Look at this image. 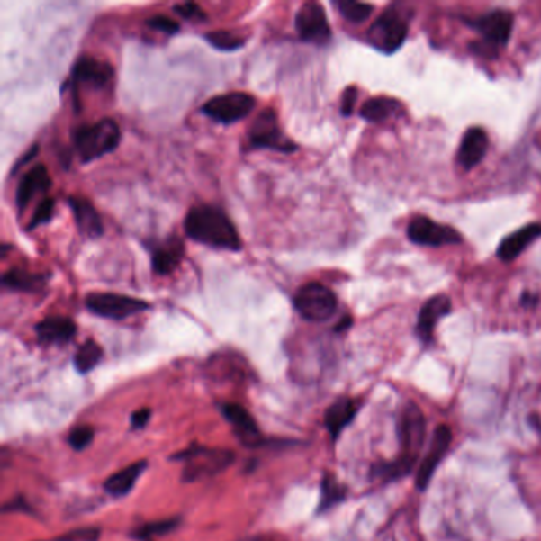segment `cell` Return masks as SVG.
<instances>
[{"label": "cell", "mask_w": 541, "mask_h": 541, "mask_svg": "<svg viewBox=\"0 0 541 541\" xmlns=\"http://www.w3.org/2000/svg\"><path fill=\"white\" fill-rule=\"evenodd\" d=\"M424 437H426V421H424L421 410L410 403L401 411V424H399L401 455L394 462L381 465L376 470V474L386 480H394V478H401V476L410 473L418 461V455L424 445Z\"/></svg>", "instance_id": "2"}, {"label": "cell", "mask_w": 541, "mask_h": 541, "mask_svg": "<svg viewBox=\"0 0 541 541\" xmlns=\"http://www.w3.org/2000/svg\"><path fill=\"white\" fill-rule=\"evenodd\" d=\"M347 326H351V320H349V318H347L345 321H341L340 326L337 328V330H341V329L347 328Z\"/></svg>", "instance_id": "41"}, {"label": "cell", "mask_w": 541, "mask_h": 541, "mask_svg": "<svg viewBox=\"0 0 541 541\" xmlns=\"http://www.w3.org/2000/svg\"><path fill=\"white\" fill-rule=\"evenodd\" d=\"M48 275L32 274L24 268H12L2 276V284L12 291L39 293L47 284Z\"/></svg>", "instance_id": "26"}, {"label": "cell", "mask_w": 541, "mask_h": 541, "mask_svg": "<svg viewBox=\"0 0 541 541\" xmlns=\"http://www.w3.org/2000/svg\"><path fill=\"white\" fill-rule=\"evenodd\" d=\"M407 37V20L394 7L386 8L367 32L368 43L384 54H392L401 50Z\"/></svg>", "instance_id": "7"}, {"label": "cell", "mask_w": 541, "mask_h": 541, "mask_svg": "<svg viewBox=\"0 0 541 541\" xmlns=\"http://www.w3.org/2000/svg\"><path fill=\"white\" fill-rule=\"evenodd\" d=\"M94 438V428L89 426H78L70 430L68 434V445L75 449V451H83L91 445V441Z\"/></svg>", "instance_id": "31"}, {"label": "cell", "mask_w": 541, "mask_h": 541, "mask_svg": "<svg viewBox=\"0 0 541 541\" xmlns=\"http://www.w3.org/2000/svg\"><path fill=\"white\" fill-rule=\"evenodd\" d=\"M467 23L482 35V41L472 43L470 50L482 58L494 59L499 50L505 47L511 39L515 16L508 10H492L474 20H467Z\"/></svg>", "instance_id": "3"}, {"label": "cell", "mask_w": 541, "mask_h": 541, "mask_svg": "<svg viewBox=\"0 0 541 541\" xmlns=\"http://www.w3.org/2000/svg\"><path fill=\"white\" fill-rule=\"evenodd\" d=\"M113 74V68L107 62L94 59L91 56H83L75 62L70 80H72L75 89L81 85L94 87V89H102L112 81Z\"/></svg>", "instance_id": "14"}, {"label": "cell", "mask_w": 541, "mask_h": 541, "mask_svg": "<svg viewBox=\"0 0 541 541\" xmlns=\"http://www.w3.org/2000/svg\"><path fill=\"white\" fill-rule=\"evenodd\" d=\"M68 207L74 213L77 228L81 234L86 235L89 239H99L104 234L101 216L91 202L78 195H72L68 197Z\"/></svg>", "instance_id": "20"}, {"label": "cell", "mask_w": 541, "mask_h": 541, "mask_svg": "<svg viewBox=\"0 0 541 541\" xmlns=\"http://www.w3.org/2000/svg\"><path fill=\"white\" fill-rule=\"evenodd\" d=\"M294 307L305 321L324 322L334 316L338 301L328 286L311 281L295 293Z\"/></svg>", "instance_id": "6"}, {"label": "cell", "mask_w": 541, "mask_h": 541, "mask_svg": "<svg viewBox=\"0 0 541 541\" xmlns=\"http://www.w3.org/2000/svg\"><path fill=\"white\" fill-rule=\"evenodd\" d=\"M174 12L180 14L181 18L187 21H203L207 20V14L203 12V8L199 4L194 2H186V4H178L175 5Z\"/></svg>", "instance_id": "36"}, {"label": "cell", "mask_w": 541, "mask_h": 541, "mask_svg": "<svg viewBox=\"0 0 541 541\" xmlns=\"http://www.w3.org/2000/svg\"><path fill=\"white\" fill-rule=\"evenodd\" d=\"M453 305L449 301L448 295L438 294L430 297L424 305H422L419 316H418V324H416V335L419 337L422 343H430L434 340V332L437 324L441 318L451 313Z\"/></svg>", "instance_id": "17"}, {"label": "cell", "mask_w": 541, "mask_h": 541, "mask_svg": "<svg viewBox=\"0 0 541 541\" xmlns=\"http://www.w3.org/2000/svg\"><path fill=\"white\" fill-rule=\"evenodd\" d=\"M185 257V243L180 237L170 235L168 239L161 241L158 247H154L151 254V266L154 274L170 275L180 267L181 261Z\"/></svg>", "instance_id": "18"}, {"label": "cell", "mask_w": 541, "mask_h": 541, "mask_svg": "<svg viewBox=\"0 0 541 541\" xmlns=\"http://www.w3.org/2000/svg\"><path fill=\"white\" fill-rule=\"evenodd\" d=\"M224 418L230 422V426L234 428L235 435L239 437V440L248 446V448H256L262 445L261 430L257 428V424L253 419V416L248 413V410L237 403H226L221 408Z\"/></svg>", "instance_id": "16"}, {"label": "cell", "mask_w": 541, "mask_h": 541, "mask_svg": "<svg viewBox=\"0 0 541 541\" xmlns=\"http://www.w3.org/2000/svg\"><path fill=\"white\" fill-rule=\"evenodd\" d=\"M488 148L489 137L486 131L482 127H470L462 137L461 147L457 149V166L465 172L473 170L486 158Z\"/></svg>", "instance_id": "15"}, {"label": "cell", "mask_w": 541, "mask_h": 541, "mask_svg": "<svg viewBox=\"0 0 541 541\" xmlns=\"http://www.w3.org/2000/svg\"><path fill=\"white\" fill-rule=\"evenodd\" d=\"M54 207H56L54 199H43V201L39 203L37 210H35L32 220L27 224V230H32V229L39 228L41 224L50 222L51 218H53Z\"/></svg>", "instance_id": "32"}, {"label": "cell", "mask_w": 541, "mask_h": 541, "mask_svg": "<svg viewBox=\"0 0 541 541\" xmlns=\"http://www.w3.org/2000/svg\"><path fill=\"white\" fill-rule=\"evenodd\" d=\"M176 459L183 461V480L195 482L224 472L234 462L235 455L229 449L191 446L176 455Z\"/></svg>", "instance_id": "5"}, {"label": "cell", "mask_w": 541, "mask_h": 541, "mask_svg": "<svg viewBox=\"0 0 541 541\" xmlns=\"http://www.w3.org/2000/svg\"><path fill=\"white\" fill-rule=\"evenodd\" d=\"M149 418H151V410L149 408H141V410H137L134 415H132V428H143L147 426V422L149 421Z\"/></svg>", "instance_id": "38"}, {"label": "cell", "mask_w": 541, "mask_h": 541, "mask_svg": "<svg viewBox=\"0 0 541 541\" xmlns=\"http://www.w3.org/2000/svg\"><path fill=\"white\" fill-rule=\"evenodd\" d=\"M335 7L338 8L341 16L345 20L353 23V24H362L374 14V5L372 4H364V2H355V0H337L334 2Z\"/></svg>", "instance_id": "28"}, {"label": "cell", "mask_w": 541, "mask_h": 541, "mask_svg": "<svg viewBox=\"0 0 541 541\" xmlns=\"http://www.w3.org/2000/svg\"><path fill=\"white\" fill-rule=\"evenodd\" d=\"M357 87L347 86L341 97L340 112L343 116H351L355 112L356 101H357Z\"/></svg>", "instance_id": "37"}, {"label": "cell", "mask_w": 541, "mask_h": 541, "mask_svg": "<svg viewBox=\"0 0 541 541\" xmlns=\"http://www.w3.org/2000/svg\"><path fill=\"white\" fill-rule=\"evenodd\" d=\"M407 237L411 243L421 247L441 248L448 245H461L462 235L451 226L435 222L428 216H416L410 221Z\"/></svg>", "instance_id": "11"}, {"label": "cell", "mask_w": 541, "mask_h": 541, "mask_svg": "<svg viewBox=\"0 0 541 541\" xmlns=\"http://www.w3.org/2000/svg\"><path fill=\"white\" fill-rule=\"evenodd\" d=\"M176 524H178L176 519L151 522V524H148V526H145V527H141V530H139L137 538L141 541H149L151 538H153L154 535H164L168 534V532H172V530L176 527Z\"/></svg>", "instance_id": "33"}, {"label": "cell", "mask_w": 541, "mask_h": 541, "mask_svg": "<svg viewBox=\"0 0 541 541\" xmlns=\"http://www.w3.org/2000/svg\"><path fill=\"white\" fill-rule=\"evenodd\" d=\"M538 237H541L540 222L527 224L500 241V245L497 248V257L503 262L515 261L521 256L522 251Z\"/></svg>", "instance_id": "21"}, {"label": "cell", "mask_w": 541, "mask_h": 541, "mask_svg": "<svg viewBox=\"0 0 541 541\" xmlns=\"http://www.w3.org/2000/svg\"><path fill=\"white\" fill-rule=\"evenodd\" d=\"M451 441H453V434H451L449 428L440 426V428H435L428 455L424 457L421 467H419V472H418V478H416V486H418L419 491H424V489L428 488V482H430L432 476H434L435 470L440 465L443 457L448 453Z\"/></svg>", "instance_id": "13"}, {"label": "cell", "mask_w": 541, "mask_h": 541, "mask_svg": "<svg viewBox=\"0 0 541 541\" xmlns=\"http://www.w3.org/2000/svg\"><path fill=\"white\" fill-rule=\"evenodd\" d=\"M102 359V347L94 340H86L77 351L74 357L75 368L80 374H89L97 367Z\"/></svg>", "instance_id": "27"}, {"label": "cell", "mask_w": 541, "mask_h": 541, "mask_svg": "<svg viewBox=\"0 0 541 541\" xmlns=\"http://www.w3.org/2000/svg\"><path fill=\"white\" fill-rule=\"evenodd\" d=\"M185 232L189 239L216 249L240 251V235L232 221L221 208L197 205L191 208L185 220Z\"/></svg>", "instance_id": "1"}, {"label": "cell", "mask_w": 541, "mask_h": 541, "mask_svg": "<svg viewBox=\"0 0 541 541\" xmlns=\"http://www.w3.org/2000/svg\"><path fill=\"white\" fill-rule=\"evenodd\" d=\"M356 413H357V403L351 399H340V401H335L332 407L328 408L326 428L334 440H337L343 432V428L355 419Z\"/></svg>", "instance_id": "25"}, {"label": "cell", "mask_w": 541, "mask_h": 541, "mask_svg": "<svg viewBox=\"0 0 541 541\" xmlns=\"http://www.w3.org/2000/svg\"><path fill=\"white\" fill-rule=\"evenodd\" d=\"M403 110L401 101L386 97V95H378L368 99L361 107L362 120L368 122H384V121L397 118Z\"/></svg>", "instance_id": "23"}, {"label": "cell", "mask_w": 541, "mask_h": 541, "mask_svg": "<svg viewBox=\"0 0 541 541\" xmlns=\"http://www.w3.org/2000/svg\"><path fill=\"white\" fill-rule=\"evenodd\" d=\"M147 24L149 29L162 34L174 35L180 32V24L166 14H156L153 18H148Z\"/></svg>", "instance_id": "34"}, {"label": "cell", "mask_w": 541, "mask_h": 541, "mask_svg": "<svg viewBox=\"0 0 541 541\" xmlns=\"http://www.w3.org/2000/svg\"><path fill=\"white\" fill-rule=\"evenodd\" d=\"M343 499H345V489H343V486L335 482V478H332V476H326L324 482H322L321 507H320V509L321 511L329 509V508L334 507L335 503H338Z\"/></svg>", "instance_id": "30"}, {"label": "cell", "mask_w": 541, "mask_h": 541, "mask_svg": "<svg viewBox=\"0 0 541 541\" xmlns=\"http://www.w3.org/2000/svg\"><path fill=\"white\" fill-rule=\"evenodd\" d=\"M86 308L91 313L105 320L121 321L129 316L147 311L148 302L129 297V295L112 294V293H93L86 297Z\"/></svg>", "instance_id": "10"}, {"label": "cell", "mask_w": 541, "mask_h": 541, "mask_svg": "<svg viewBox=\"0 0 541 541\" xmlns=\"http://www.w3.org/2000/svg\"><path fill=\"white\" fill-rule=\"evenodd\" d=\"M237 541H286V538L276 534H259L245 536V538H240V540Z\"/></svg>", "instance_id": "39"}, {"label": "cell", "mask_w": 541, "mask_h": 541, "mask_svg": "<svg viewBox=\"0 0 541 541\" xmlns=\"http://www.w3.org/2000/svg\"><path fill=\"white\" fill-rule=\"evenodd\" d=\"M522 305H524V307H534V305H536V302H538V295H534V294H524L522 295Z\"/></svg>", "instance_id": "40"}, {"label": "cell", "mask_w": 541, "mask_h": 541, "mask_svg": "<svg viewBox=\"0 0 541 541\" xmlns=\"http://www.w3.org/2000/svg\"><path fill=\"white\" fill-rule=\"evenodd\" d=\"M99 538H101V528L80 527L60 535L53 541H99Z\"/></svg>", "instance_id": "35"}, {"label": "cell", "mask_w": 541, "mask_h": 541, "mask_svg": "<svg viewBox=\"0 0 541 541\" xmlns=\"http://www.w3.org/2000/svg\"><path fill=\"white\" fill-rule=\"evenodd\" d=\"M50 187H51V178L48 174V168L41 164L35 166L21 178L18 189H16V195H14L16 207L20 210L26 208L35 195L47 193Z\"/></svg>", "instance_id": "19"}, {"label": "cell", "mask_w": 541, "mask_h": 541, "mask_svg": "<svg viewBox=\"0 0 541 541\" xmlns=\"http://www.w3.org/2000/svg\"><path fill=\"white\" fill-rule=\"evenodd\" d=\"M256 107V99L247 93L221 94L202 107V113L221 124H234L245 120Z\"/></svg>", "instance_id": "9"}, {"label": "cell", "mask_w": 541, "mask_h": 541, "mask_svg": "<svg viewBox=\"0 0 541 541\" xmlns=\"http://www.w3.org/2000/svg\"><path fill=\"white\" fill-rule=\"evenodd\" d=\"M294 23L297 34L302 41H308V43L324 45L332 37L326 10L318 2L303 4L295 14Z\"/></svg>", "instance_id": "12"}, {"label": "cell", "mask_w": 541, "mask_h": 541, "mask_svg": "<svg viewBox=\"0 0 541 541\" xmlns=\"http://www.w3.org/2000/svg\"><path fill=\"white\" fill-rule=\"evenodd\" d=\"M203 39H205L212 47L216 48V50H221V51H234V50H239V48L245 45V41H243L241 37L234 35L232 32H228V31H213V32H207V34L203 35Z\"/></svg>", "instance_id": "29"}, {"label": "cell", "mask_w": 541, "mask_h": 541, "mask_svg": "<svg viewBox=\"0 0 541 541\" xmlns=\"http://www.w3.org/2000/svg\"><path fill=\"white\" fill-rule=\"evenodd\" d=\"M251 147L257 149H272L276 153H294L297 145L283 132L278 122V114L272 108L262 110L254 120L248 132Z\"/></svg>", "instance_id": "8"}, {"label": "cell", "mask_w": 541, "mask_h": 541, "mask_svg": "<svg viewBox=\"0 0 541 541\" xmlns=\"http://www.w3.org/2000/svg\"><path fill=\"white\" fill-rule=\"evenodd\" d=\"M72 140L81 161H95L102 156L113 153L118 148L121 141V129L116 121L104 118L89 126L75 129L72 132Z\"/></svg>", "instance_id": "4"}, {"label": "cell", "mask_w": 541, "mask_h": 541, "mask_svg": "<svg viewBox=\"0 0 541 541\" xmlns=\"http://www.w3.org/2000/svg\"><path fill=\"white\" fill-rule=\"evenodd\" d=\"M35 332L41 343L64 345L74 338L77 326L66 316H48L35 326Z\"/></svg>", "instance_id": "22"}, {"label": "cell", "mask_w": 541, "mask_h": 541, "mask_svg": "<svg viewBox=\"0 0 541 541\" xmlns=\"http://www.w3.org/2000/svg\"><path fill=\"white\" fill-rule=\"evenodd\" d=\"M145 468H147V462H135L132 465L112 474L107 482H104V488L108 494L113 495V497H124L132 491L135 482H139L141 473L145 472Z\"/></svg>", "instance_id": "24"}]
</instances>
